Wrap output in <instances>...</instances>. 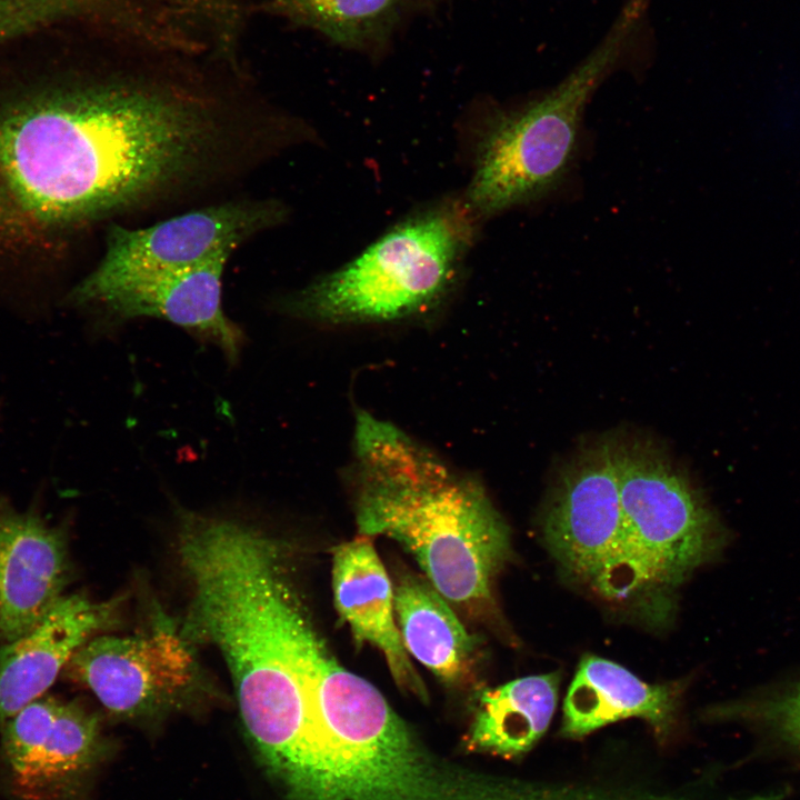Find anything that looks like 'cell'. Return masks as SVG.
I'll list each match as a JSON object with an SVG mask.
<instances>
[{
	"label": "cell",
	"mask_w": 800,
	"mask_h": 800,
	"mask_svg": "<svg viewBox=\"0 0 800 800\" xmlns=\"http://www.w3.org/2000/svg\"><path fill=\"white\" fill-rule=\"evenodd\" d=\"M226 128L216 103L188 89L70 87L0 122V189L44 222L123 212L198 178L223 151Z\"/></svg>",
	"instance_id": "obj_1"
},
{
	"label": "cell",
	"mask_w": 800,
	"mask_h": 800,
	"mask_svg": "<svg viewBox=\"0 0 800 800\" xmlns=\"http://www.w3.org/2000/svg\"><path fill=\"white\" fill-rule=\"evenodd\" d=\"M179 554L192 587L183 633L221 651L244 727L277 772L306 730L326 646L284 579L276 544L263 534L187 514Z\"/></svg>",
	"instance_id": "obj_2"
},
{
	"label": "cell",
	"mask_w": 800,
	"mask_h": 800,
	"mask_svg": "<svg viewBox=\"0 0 800 800\" xmlns=\"http://www.w3.org/2000/svg\"><path fill=\"white\" fill-rule=\"evenodd\" d=\"M351 473L360 534L399 542L448 602L478 616L492 607L510 534L478 480L366 410L356 413Z\"/></svg>",
	"instance_id": "obj_3"
},
{
	"label": "cell",
	"mask_w": 800,
	"mask_h": 800,
	"mask_svg": "<svg viewBox=\"0 0 800 800\" xmlns=\"http://www.w3.org/2000/svg\"><path fill=\"white\" fill-rule=\"evenodd\" d=\"M644 9L629 0L587 59L543 97L503 114L487 134L467 193L473 217H489L556 189L574 157L584 107L618 61Z\"/></svg>",
	"instance_id": "obj_4"
},
{
	"label": "cell",
	"mask_w": 800,
	"mask_h": 800,
	"mask_svg": "<svg viewBox=\"0 0 800 800\" xmlns=\"http://www.w3.org/2000/svg\"><path fill=\"white\" fill-rule=\"evenodd\" d=\"M449 209L396 226L356 259L287 297L292 316L328 323L387 322L434 306L449 287L469 238Z\"/></svg>",
	"instance_id": "obj_5"
},
{
	"label": "cell",
	"mask_w": 800,
	"mask_h": 800,
	"mask_svg": "<svg viewBox=\"0 0 800 800\" xmlns=\"http://www.w3.org/2000/svg\"><path fill=\"white\" fill-rule=\"evenodd\" d=\"M608 437L632 553L650 592L674 588L719 553V519L658 442L628 431Z\"/></svg>",
	"instance_id": "obj_6"
},
{
	"label": "cell",
	"mask_w": 800,
	"mask_h": 800,
	"mask_svg": "<svg viewBox=\"0 0 800 800\" xmlns=\"http://www.w3.org/2000/svg\"><path fill=\"white\" fill-rule=\"evenodd\" d=\"M552 556L604 598L650 594L632 553L609 437L581 444L556 472L542 511Z\"/></svg>",
	"instance_id": "obj_7"
},
{
	"label": "cell",
	"mask_w": 800,
	"mask_h": 800,
	"mask_svg": "<svg viewBox=\"0 0 800 800\" xmlns=\"http://www.w3.org/2000/svg\"><path fill=\"white\" fill-rule=\"evenodd\" d=\"M283 216V206L274 200H242L193 210L147 228L113 224L101 261L73 289L71 300L89 306L126 280L192 268L220 253H232Z\"/></svg>",
	"instance_id": "obj_8"
},
{
	"label": "cell",
	"mask_w": 800,
	"mask_h": 800,
	"mask_svg": "<svg viewBox=\"0 0 800 800\" xmlns=\"http://www.w3.org/2000/svg\"><path fill=\"white\" fill-rule=\"evenodd\" d=\"M2 756L24 800H61L100 753L99 722L76 702L41 696L2 723Z\"/></svg>",
	"instance_id": "obj_9"
},
{
	"label": "cell",
	"mask_w": 800,
	"mask_h": 800,
	"mask_svg": "<svg viewBox=\"0 0 800 800\" xmlns=\"http://www.w3.org/2000/svg\"><path fill=\"white\" fill-rule=\"evenodd\" d=\"M111 712L137 716L177 698L191 682L193 659L183 639L160 627L132 637H93L67 664Z\"/></svg>",
	"instance_id": "obj_10"
},
{
	"label": "cell",
	"mask_w": 800,
	"mask_h": 800,
	"mask_svg": "<svg viewBox=\"0 0 800 800\" xmlns=\"http://www.w3.org/2000/svg\"><path fill=\"white\" fill-rule=\"evenodd\" d=\"M70 563L62 531L0 501V640L34 628L63 596Z\"/></svg>",
	"instance_id": "obj_11"
},
{
	"label": "cell",
	"mask_w": 800,
	"mask_h": 800,
	"mask_svg": "<svg viewBox=\"0 0 800 800\" xmlns=\"http://www.w3.org/2000/svg\"><path fill=\"white\" fill-rule=\"evenodd\" d=\"M231 253L178 271L120 282L100 293L90 306L128 319L156 317L212 341L233 361L242 343L241 330L222 308V274Z\"/></svg>",
	"instance_id": "obj_12"
},
{
	"label": "cell",
	"mask_w": 800,
	"mask_h": 800,
	"mask_svg": "<svg viewBox=\"0 0 800 800\" xmlns=\"http://www.w3.org/2000/svg\"><path fill=\"white\" fill-rule=\"evenodd\" d=\"M116 601L62 596L44 618L0 649V723L43 696L73 654L113 622Z\"/></svg>",
	"instance_id": "obj_13"
},
{
	"label": "cell",
	"mask_w": 800,
	"mask_h": 800,
	"mask_svg": "<svg viewBox=\"0 0 800 800\" xmlns=\"http://www.w3.org/2000/svg\"><path fill=\"white\" fill-rule=\"evenodd\" d=\"M332 588L338 613L356 640L378 648L397 684L426 700L424 683L396 623L393 587L369 536L360 534L334 549Z\"/></svg>",
	"instance_id": "obj_14"
},
{
	"label": "cell",
	"mask_w": 800,
	"mask_h": 800,
	"mask_svg": "<svg viewBox=\"0 0 800 800\" xmlns=\"http://www.w3.org/2000/svg\"><path fill=\"white\" fill-rule=\"evenodd\" d=\"M679 696L676 684H650L616 662L586 654L563 701L561 734L580 739L610 722L638 717L664 738L676 722Z\"/></svg>",
	"instance_id": "obj_15"
},
{
	"label": "cell",
	"mask_w": 800,
	"mask_h": 800,
	"mask_svg": "<svg viewBox=\"0 0 800 800\" xmlns=\"http://www.w3.org/2000/svg\"><path fill=\"white\" fill-rule=\"evenodd\" d=\"M394 612L403 646L448 684L470 671L476 641L448 601L426 577L403 573L393 588Z\"/></svg>",
	"instance_id": "obj_16"
},
{
	"label": "cell",
	"mask_w": 800,
	"mask_h": 800,
	"mask_svg": "<svg viewBox=\"0 0 800 800\" xmlns=\"http://www.w3.org/2000/svg\"><path fill=\"white\" fill-rule=\"evenodd\" d=\"M559 682L560 673L550 672L484 690L471 729V746L504 757L530 750L550 724Z\"/></svg>",
	"instance_id": "obj_17"
},
{
	"label": "cell",
	"mask_w": 800,
	"mask_h": 800,
	"mask_svg": "<svg viewBox=\"0 0 800 800\" xmlns=\"http://www.w3.org/2000/svg\"><path fill=\"white\" fill-rule=\"evenodd\" d=\"M432 0H272L268 9L344 48L378 51L399 27Z\"/></svg>",
	"instance_id": "obj_18"
},
{
	"label": "cell",
	"mask_w": 800,
	"mask_h": 800,
	"mask_svg": "<svg viewBox=\"0 0 800 800\" xmlns=\"http://www.w3.org/2000/svg\"><path fill=\"white\" fill-rule=\"evenodd\" d=\"M756 729L781 750L800 759V677L714 711Z\"/></svg>",
	"instance_id": "obj_19"
},
{
	"label": "cell",
	"mask_w": 800,
	"mask_h": 800,
	"mask_svg": "<svg viewBox=\"0 0 800 800\" xmlns=\"http://www.w3.org/2000/svg\"><path fill=\"white\" fill-rule=\"evenodd\" d=\"M193 3L204 4L208 9H223L224 0H191Z\"/></svg>",
	"instance_id": "obj_20"
}]
</instances>
